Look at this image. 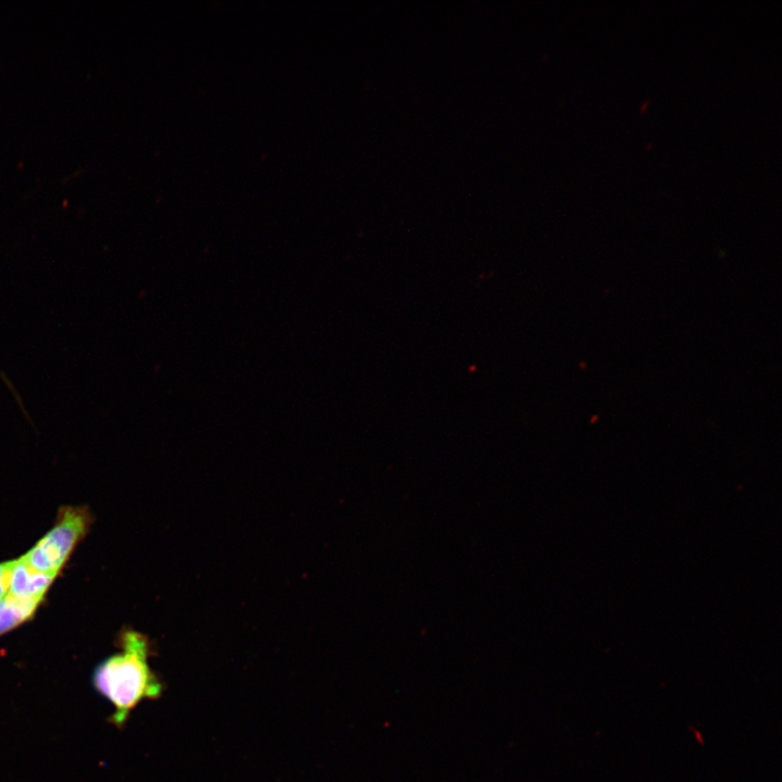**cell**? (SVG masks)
<instances>
[{
	"label": "cell",
	"mask_w": 782,
	"mask_h": 782,
	"mask_svg": "<svg viewBox=\"0 0 782 782\" xmlns=\"http://www.w3.org/2000/svg\"><path fill=\"white\" fill-rule=\"evenodd\" d=\"M117 646V653L96 666L91 684L113 707L108 721L121 730L141 702L163 694L164 685L149 665L151 649L144 635L134 630L123 631Z\"/></svg>",
	"instance_id": "obj_1"
},
{
	"label": "cell",
	"mask_w": 782,
	"mask_h": 782,
	"mask_svg": "<svg viewBox=\"0 0 782 782\" xmlns=\"http://www.w3.org/2000/svg\"><path fill=\"white\" fill-rule=\"evenodd\" d=\"M91 521L86 506L62 507L52 528L22 558L34 569L56 577Z\"/></svg>",
	"instance_id": "obj_2"
},
{
	"label": "cell",
	"mask_w": 782,
	"mask_h": 782,
	"mask_svg": "<svg viewBox=\"0 0 782 782\" xmlns=\"http://www.w3.org/2000/svg\"><path fill=\"white\" fill-rule=\"evenodd\" d=\"M54 579L55 576L34 569L20 557L15 559L9 592L20 597L43 601Z\"/></svg>",
	"instance_id": "obj_3"
},
{
	"label": "cell",
	"mask_w": 782,
	"mask_h": 782,
	"mask_svg": "<svg viewBox=\"0 0 782 782\" xmlns=\"http://www.w3.org/2000/svg\"><path fill=\"white\" fill-rule=\"evenodd\" d=\"M42 601L8 593L0 601V636L30 620Z\"/></svg>",
	"instance_id": "obj_4"
},
{
	"label": "cell",
	"mask_w": 782,
	"mask_h": 782,
	"mask_svg": "<svg viewBox=\"0 0 782 782\" xmlns=\"http://www.w3.org/2000/svg\"><path fill=\"white\" fill-rule=\"evenodd\" d=\"M15 559L0 563V601L10 591V581Z\"/></svg>",
	"instance_id": "obj_5"
}]
</instances>
